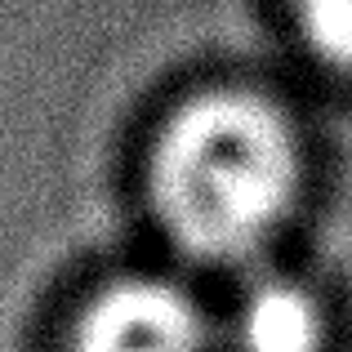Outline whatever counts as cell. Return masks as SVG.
I'll return each instance as SVG.
<instances>
[{"label": "cell", "instance_id": "6da1fadb", "mask_svg": "<svg viewBox=\"0 0 352 352\" xmlns=\"http://www.w3.org/2000/svg\"><path fill=\"white\" fill-rule=\"evenodd\" d=\"M299 179L290 116L263 94L214 89L183 103L156 138L152 206L183 254L236 263L281 228Z\"/></svg>", "mask_w": 352, "mask_h": 352}, {"label": "cell", "instance_id": "7a4b0ae2", "mask_svg": "<svg viewBox=\"0 0 352 352\" xmlns=\"http://www.w3.org/2000/svg\"><path fill=\"white\" fill-rule=\"evenodd\" d=\"M201 303L165 276H120L80 308L72 352H206Z\"/></svg>", "mask_w": 352, "mask_h": 352}, {"label": "cell", "instance_id": "3957f363", "mask_svg": "<svg viewBox=\"0 0 352 352\" xmlns=\"http://www.w3.org/2000/svg\"><path fill=\"white\" fill-rule=\"evenodd\" d=\"M321 335V303L285 276L250 281L228 321V339L236 352H317Z\"/></svg>", "mask_w": 352, "mask_h": 352}, {"label": "cell", "instance_id": "277c9868", "mask_svg": "<svg viewBox=\"0 0 352 352\" xmlns=\"http://www.w3.org/2000/svg\"><path fill=\"white\" fill-rule=\"evenodd\" d=\"M294 14L317 58L352 72V0H294Z\"/></svg>", "mask_w": 352, "mask_h": 352}]
</instances>
